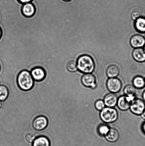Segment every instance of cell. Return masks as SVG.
Instances as JSON below:
<instances>
[{"mask_svg":"<svg viewBox=\"0 0 145 146\" xmlns=\"http://www.w3.org/2000/svg\"><path fill=\"white\" fill-rule=\"evenodd\" d=\"M63 1H72V0H63Z\"/></svg>","mask_w":145,"mask_h":146,"instance_id":"obj_32","label":"cell"},{"mask_svg":"<svg viewBox=\"0 0 145 146\" xmlns=\"http://www.w3.org/2000/svg\"><path fill=\"white\" fill-rule=\"evenodd\" d=\"M100 115L102 121L106 123L114 122L118 118L117 111L112 107L103 108L100 112Z\"/></svg>","mask_w":145,"mask_h":146,"instance_id":"obj_3","label":"cell"},{"mask_svg":"<svg viewBox=\"0 0 145 146\" xmlns=\"http://www.w3.org/2000/svg\"><path fill=\"white\" fill-rule=\"evenodd\" d=\"M135 99L134 97L123 96L118 100L117 104L119 108L123 111H126L130 108L131 102Z\"/></svg>","mask_w":145,"mask_h":146,"instance_id":"obj_7","label":"cell"},{"mask_svg":"<svg viewBox=\"0 0 145 146\" xmlns=\"http://www.w3.org/2000/svg\"><path fill=\"white\" fill-rule=\"evenodd\" d=\"M49 139L45 136H41L35 138L33 143V146H50Z\"/></svg>","mask_w":145,"mask_h":146,"instance_id":"obj_15","label":"cell"},{"mask_svg":"<svg viewBox=\"0 0 145 146\" xmlns=\"http://www.w3.org/2000/svg\"><path fill=\"white\" fill-rule=\"evenodd\" d=\"M119 134L115 129L112 128L109 130L106 135V138L108 141L111 142H115L119 139Z\"/></svg>","mask_w":145,"mask_h":146,"instance_id":"obj_14","label":"cell"},{"mask_svg":"<svg viewBox=\"0 0 145 146\" xmlns=\"http://www.w3.org/2000/svg\"><path fill=\"white\" fill-rule=\"evenodd\" d=\"M130 44L135 48H142L145 45L144 37L139 34L134 35L131 38Z\"/></svg>","mask_w":145,"mask_h":146,"instance_id":"obj_9","label":"cell"},{"mask_svg":"<svg viewBox=\"0 0 145 146\" xmlns=\"http://www.w3.org/2000/svg\"><path fill=\"white\" fill-rule=\"evenodd\" d=\"M144 80H145V79Z\"/></svg>","mask_w":145,"mask_h":146,"instance_id":"obj_35","label":"cell"},{"mask_svg":"<svg viewBox=\"0 0 145 146\" xmlns=\"http://www.w3.org/2000/svg\"><path fill=\"white\" fill-rule=\"evenodd\" d=\"M1 34H2V32H1V29L0 28V38H1Z\"/></svg>","mask_w":145,"mask_h":146,"instance_id":"obj_31","label":"cell"},{"mask_svg":"<svg viewBox=\"0 0 145 146\" xmlns=\"http://www.w3.org/2000/svg\"><path fill=\"white\" fill-rule=\"evenodd\" d=\"M77 63V68L81 72L85 74H90L94 70V61L89 55H83L79 57Z\"/></svg>","mask_w":145,"mask_h":146,"instance_id":"obj_2","label":"cell"},{"mask_svg":"<svg viewBox=\"0 0 145 146\" xmlns=\"http://www.w3.org/2000/svg\"><path fill=\"white\" fill-rule=\"evenodd\" d=\"M144 51L145 52V45L144 46Z\"/></svg>","mask_w":145,"mask_h":146,"instance_id":"obj_33","label":"cell"},{"mask_svg":"<svg viewBox=\"0 0 145 146\" xmlns=\"http://www.w3.org/2000/svg\"><path fill=\"white\" fill-rule=\"evenodd\" d=\"M142 129L143 132L145 134V122L143 124Z\"/></svg>","mask_w":145,"mask_h":146,"instance_id":"obj_27","label":"cell"},{"mask_svg":"<svg viewBox=\"0 0 145 146\" xmlns=\"http://www.w3.org/2000/svg\"><path fill=\"white\" fill-rule=\"evenodd\" d=\"M125 94L128 97H135L136 90L134 86L131 85L127 86L124 89Z\"/></svg>","mask_w":145,"mask_h":146,"instance_id":"obj_21","label":"cell"},{"mask_svg":"<svg viewBox=\"0 0 145 146\" xmlns=\"http://www.w3.org/2000/svg\"><path fill=\"white\" fill-rule=\"evenodd\" d=\"M135 25L136 29L138 32L145 33V18L142 17L136 20Z\"/></svg>","mask_w":145,"mask_h":146,"instance_id":"obj_16","label":"cell"},{"mask_svg":"<svg viewBox=\"0 0 145 146\" xmlns=\"http://www.w3.org/2000/svg\"><path fill=\"white\" fill-rule=\"evenodd\" d=\"M8 88L4 85L0 86V100L4 101L7 99L9 95Z\"/></svg>","mask_w":145,"mask_h":146,"instance_id":"obj_19","label":"cell"},{"mask_svg":"<svg viewBox=\"0 0 145 146\" xmlns=\"http://www.w3.org/2000/svg\"><path fill=\"white\" fill-rule=\"evenodd\" d=\"M18 1L21 3L25 4L27 3H31L32 0H18Z\"/></svg>","mask_w":145,"mask_h":146,"instance_id":"obj_26","label":"cell"},{"mask_svg":"<svg viewBox=\"0 0 145 146\" xmlns=\"http://www.w3.org/2000/svg\"><path fill=\"white\" fill-rule=\"evenodd\" d=\"M119 72V70L117 66L112 65L108 68L106 71V74L108 77L110 78H115L118 75Z\"/></svg>","mask_w":145,"mask_h":146,"instance_id":"obj_17","label":"cell"},{"mask_svg":"<svg viewBox=\"0 0 145 146\" xmlns=\"http://www.w3.org/2000/svg\"><path fill=\"white\" fill-rule=\"evenodd\" d=\"M2 102H1V101L0 100V109L1 108V107H2Z\"/></svg>","mask_w":145,"mask_h":146,"instance_id":"obj_30","label":"cell"},{"mask_svg":"<svg viewBox=\"0 0 145 146\" xmlns=\"http://www.w3.org/2000/svg\"><path fill=\"white\" fill-rule=\"evenodd\" d=\"M18 85L21 90L27 91L33 87L34 80L29 71L24 70L21 71L17 77Z\"/></svg>","mask_w":145,"mask_h":146,"instance_id":"obj_1","label":"cell"},{"mask_svg":"<svg viewBox=\"0 0 145 146\" xmlns=\"http://www.w3.org/2000/svg\"><path fill=\"white\" fill-rule=\"evenodd\" d=\"M133 84L134 86L136 88H142L145 85V80L143 77L138 76L133 79Z\"/></svg>","mask_w":145,"mask_h":146,"instance_id":"obj_18","label":"cell"},{"mask_svg":"<svg viewBox=\"0 0 145 146\" xmlns=\"http://www.w3.org/2000/svg\"><path fill=\"white\" fill-rule=\"evenodd\" d=\"M141 115L142 117V118L145 120V110L144 111H143L142 113V114Z\"/></svg>","mask_w":145,"mask_h":146,"instance_id":"obj_28","label":"cell"},{"mask_svg":"<svg viewBox=\"0 0 145 146\" xmlns=\"http://www.w3.org/2000/svg\"><path fill=\"white\" fill-rule=\"evenodd\" d=\"M82 84L87 87L94 88L96 87V78L92 74H84L82 77Z\"/></svg>","mask_w":145,"mask_h":146,"instance_id":"obj_10","label":"cell"},{"mask_svg":"<svg viewBox=\"0 0 145 146\" xmlns=\"http://www.w3.org/2000/svg\"><path fill=\"white\" fill-rule=\"evenodd\" d=\"M130 107L133 113L136 115H140L145 110V104L142 100L139 99H134L131 103Z\"/></svg>","mask_w":145,"mask_h":146,"instance_id":"obj_4","label":"cell"},{"mask_svg":"<svg viewBox=\"0 0 145 146\" xmlns=\"http://www.w3.org/2000/svg\"><path fill=\"white\" fill-rule=\"evenodd\" d=\"M144 38L145 39V35L144 36Z\"/></svg>","mask_w":145,"mask_h":146,"instance_id":"obj_34","label":"cell"},{"mask_svg":"<svg viewBox=\"0 0 145 146\" xmlns=\"http://www.w3.org/2000/svg\"><path fill=\"white\" fill-rule=\"evenodd\" d=\"M107 87L111 92L116 93L120 91L122 87L120 80L116 78H110L108 80Z\"/></svg>","mask_w":145,"mask_h":146,"instance_id":"obj_5","label":"cell"},{"mask_svg":"<svg viewBox=\"0 0 145 146\" xmlns=\"http://www.w3.org/2000/svg\"><path fill=\"white\" fill-rule=\"evenodd\" d=\"M35 8L32 3H29L24 4L22 8V14L25 16L30 17L34 15L35 13Z\"/></svg>","mask_w":145,"mask_h":146,"instance_id":"obj_11","label":"cell"},{"mask_svg":"<svg viewBox=\"0 0 145 146\" xmlns=\"http://www.w3.org/2000/svg\"><path fill=\"white\" fill-rule=\"evenodd\" d=\"M143 99H144V100L145 101V91L144 92V93H143Z\"/></svg>","mask_w":145,"mask_h":146,"instance_id":"obj_29","label":"cell"},{"mask_svg":"<svg viewBox=\"0 0 145 146\" xmlns=\"http://www.w3.org/2000/svg\"><path fill=\"white\" fill-rule=\"evenodd\" d=\"M31 76L34 80L37 81H41L44 80L46 76L45 71L40 67H36L30 71Z\"/></svg>","mask_w":145,"mask_h":146,"instance_id":"obj_8","label":"cell"},{"mask_svg":"<svg viewBox=\"0 0 145 146\" xmlns=\"http://www.w3.org/2000/svg\"><path fill=\"white\" fill-rule=\"evenodd\" d=\"M105 104L104 102L102 100H98L95 104V107L98 110L100 111L104 108Z\"/></svg>","mask_w":145,"mask_h":146,"instance_id":"obj_24","label":"cell"},{"mask_svg":"<svg viewBox=\"0 0 145 146\" xmlns=\"http://www.w3.org/2000/svg\"><path fill=\"white\" fill-rule=\"evenodd\" d=\"M143 12L141 10L136 9L133 11L131 14V17L133 19L136 20L142 17Z\"/></svg>","mask_w":145,"mask_h":146,"instance_id":"obj_23","label":"cell"},{"mask_svg":"<svg viewBox=\"0 0 145 146\" xmlns=\"http://www.w3.org/2000/svg\"><path fill=\"white\" fill-rule=\"evenodd\" d=\"M66 69L70 72H73L78 69L77 63L75 60H71L68 62L66 65Z\"/></svg>","mask_w":145,"mask_h":146,"instance_id":"obj_20","label":"cell"},{"mask_svg":"<svg viewBox=\"0 0 145 146\" xmlns=\"http://www.w3.org/2000/svg\"><path fill=\"white\" fill-rule=\"evenodd\" d=\"M26 139L28 142L32 143L33 142L35 139V134L33 133H29L25 136Z\"/></svg>","mask_w":145,"mask_h":146,"instance_id":"obj_25","label":"cell"},{"mask_svg":"<svg viewBox=\"0 0 145 146\" xmlns=\"http://www.w3.org/2000/svg\"><path fill=\"white\" fill-rule=\"evenodd\" d=\"M117 96L112 93L107 94L104 99L105 105L109 107L115 106L117 104Z\"/></svg>","mask_w":145,"mask_h":146,"instance_id":"obj_13","label":"cell"},{"mask_svg":"<svg viewBox=\"0 0 145 146\" xmlns=\"http://www.w3.org/2000/svg\"><path fill=\"white\" fill-rule=\"evenodd\" d=\"M133 58L139 62L145 61V52L144 49L142 48H136L133 51Z\"/></svg>","mask_w":145,"mask_h":146,"instance_id":"obj_12","label":"cell"},{"mask_svg":"<svg viewBox=\"0 0 145 146\" xmlns=\"http://www.w3.org/2000/svg\"><path fill=\"white\" fill-rule=\"evenodd\" d=\"M48 124V121L46 117L39 116L35 118L33 122V127L37 131H40L46 128Z\"/></svg>","mask_w":145,"mask_h":146,"instance_id":"obj_6","label":"cell"},{"mask_svg":"<svg viewBox=\"0 0 145 146\" xmlns=\"http://www.w3.org/2000/svg\"><path fill=\"white\" fill-rule=\"evenodd\" d=\"M109 128L108 125L102 124L98 128V132L100 135H106L109 131Z\"/></svg>","mask_w":145,"mask_h":146,"instance_id":"obj_22","label":"cell"}]
</instances>
